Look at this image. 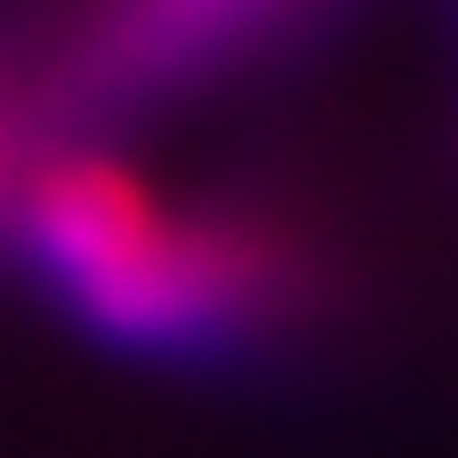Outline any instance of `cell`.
Here are the masks:
<instances>
[{
	"label": "cell",
	"mask_w": 458,
	"mask_h": 458,
	"mask_svg": "<svg viewBox=\"0 0 458 458\" xmlns=\"http://www.w3.org/2000/svg\"><path fill=\"white\" fill-rule=\"evenodd\" d=\"M338 0H56L16 32L40 137H105L242 89L306 48Z\"/></svg>",
	"instance_id": "7a4b0ae2"
},
{
	"label": "cell",
	"mask_w": 458,
	"mask_h": 458,
	"mask_svg": "<svg viewBox=\"0 0 458 458\" xmlns=\"http://www.w3.org/2000/svg\"><path fill=\"white\" fill-rule=\"evenodd\" d=\"M40 145V113L24 97V64H16V32H0V193L16 177V161Z\"/></svg>",
	"instance_id": "3957f363"
},
{
	"label": "cell",
	"mask_w": 458,
	"mask_h": 458,
	"mask_svg": "<svg viewBox=\"0 0 458 458\" xmlns=\"http://www.w3.org/2000/svg\"><path fill=\"white\" fill-rule=\"evenodd\" d=\"M0 266L81 338L153 362L298 346L346 290L338 250L290 201L169 193L113 145L40 137L0 193Z\"/></svg>",
	"instance_id": "6da1fadb"
}]
</instances>
